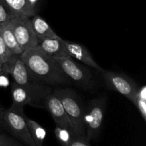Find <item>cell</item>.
Here are the masks:
<instances>
[{"mask_svg":"<svg viewBox=\"0 0 146 146\" xmlns=\"http://www.w3.org/2000/svg\"><path fill=\"white\" fill-rule=\"evenodd\" d=\"M19 56L27 68L46 85L61 87L73 84L56 61L38 46L25 50Z\"/></svg>","mask_w":146,"mask_h":146,"instance_id":"cell-1","label":"cell"},{"mask_svg":"<svg viewBox=\"0 0 146 146\" xmlns=\"http://www.w3.org/2000/svg\"><path fill=\"white\" fill-rule=\"evenodd\" d=\"M53 93L59 98L76 135H86L85 108L78 94L69 88L56 87Z\"/></svg>","mask_w":146,"mask_h":146,"instance_id":"cell-2","label":"cell"},{"mask_svg":"<svg viewBox=\"0 0 146 146\" xmlns=\"http://www.w3.org/2000/svg\"><path fill=\"white\" fill-rule=\"evenodd\" d=\"M9 74L16 84L41 99L44 100L47 95L52 92V87L36 78L27 68L20 56L17 58Z\"/></svg>","mask_w":146,"mask_h":146,"instance_id":"cell-3","label":"cell"},{"mask_svg":"<svg viewBox=\"0 0 146 146\" xmlns=\"http://www.w3.org/2000/svg\"><path fill=\"white\" fill-rule=\"evenodd\" d=\"M54 58L72 84L83 91H92L95 88L96 84L89 68L68 56Z\"/></svg>","mask_w":146,"mask_h":146,"instance_id":"cell-4","label":"cell"},{"mask_svg":"<svg viewBox=\"0 0 146 146\" xmlns=\"http://www.w3.org/2000/svg\"><path fill=\"white\" fill-rule=\"evenodd\" d=\"M4 130L9 133L13 138L26 146H36L30 135L26 123L24 108L11 106L5 109L3 116Z\"/></svg>","mask_w":146,"mask_h":146,"instance_id":"cell-5","label":"cell"},{"mask_svg":"<svg viewBox=\"0 0 146 146\" xmlns=\"http://www.w3.org/2000/svg\"><path fill=\"white\" fill-rule=\"evenodd\" d=\"M107 104V97L94 98L85 108L86 137L89 141L97 139L101 133Z\"/></svg>","mask_w":146,"mask_h":146,"instance_id":"cell-6","label":"cell"},{"mask_svg":"<svg viewBox=\"0 0 146 146\" xmlns=\"http://www.w3.org/2000/svg\"><path fill=\"white\" fill-rule=\"evenodd\" d=\"M101 74L108 90L115 91L128 98L130 101H132L139 87L135 81L120 72L104 70Z\"/></svg>","mask_w":146,"mask_h":146,"instance_id":"cell-7","label":"cell"},{"mask_svg":"<svg viewBox=\"0 0 146 146\" xmlns=\"http://www.w3.org/2000/svg\"><path fill=\"white\" fill-rule=\"evenodd\" d=\"M8 23L23 51L38 46V38L33 30L30 17L17 14Z\"/></svg>","mask_w":146,"mask_h":146,"instance_id":"cell-8","label":"cell"},{"mask_svg":"<svg viewBox=\"0 0 146 146\" xmlns=\"http://www.w3.org/2000/svg\"><path fill=\"white\" fill-rule=\"evenodd\" d=\"M44 108H46L48 111L54 119L56 125L67 128L75 133L72 124L66 113L61 101L53 93V91L44 98Z\"/></svg>","mask_w":146,"mask_h":146,"instance_id":"cell-9","label":"cell"},{"mask_svg":"<svg viewBox=\"0 0 146 146\" xmlns=\"http://www.w3.org/2000/svg\"><path fill=\"white\" fill-rule=\"evenodd\" d=\"M64 43L68 56L85 64L87 66L94 68L100 73L104 71V69L94 59L90 51L86 48L85 46L66 40H64Z\"/></svg>","mask_w":146,"mask_h":146,"instance_id":"cell-10","label":"cell"},{"mask_svg":"<svg viewBox=\"0 0 146 146\" xmlns=\"http://www.w3.org/2000/svg\"><path fill=\"white\" fill-rule=\"evenodd\" d=\"M10 90L12 106L24 108L26 105H29L35 108H44V100L29 92L14 81L10 84Z\"/></svg>","mask_w":146,"mask_h":146,"instance_id":"cell-11","label":"cell"},{"mask_svg":"<svg viewBox=\"0 0 146 146\" xmlns=\"http://www.w3.org/2000/svg\"><path fill=\"white\" fill-rule=\"evenodd\" d=\"M63 38L58 36L56 38H38V46L45 54L53 58L67 56Z\"/></svg>","mask_w":146,"mask_h":146,"instance_id":"cell-12","label":"cell"},{"mask_svg":"<svg viewBox=\"0 0 146 146\" xmlns=\"http://www.w3.org/2000/svg\"><path fill=\"white\" fill-rule=\"evenodd\" d=\"M0 34L7 50L11 55L19 56L22 54L24 51L17 42V38L9 23L0 25Z\"/></svg>","mask_w":146,"mask_h":146,"instance_id":"cell-13","label":"cell"},{"mask_svg":"<svg viewBox=\"0 0 146 146\" xmlns=\"http://www.w3.org/2000/svg\"><path fill=\"white\" fill-rule=\"evenodd\" d=\"M33 30L37 38H56L58 37L56 33L52 29L51 26L43 17L38 14L30 17Z\"/></svg>","mask_w":146,"mask_h":146,"instance_id":"cell-14","label":"cell"},{"mask_svg":"<svg viewBox=\"0 0 146 146\" xmlns=\"http://www.w3.org/2000/svg\"><path fill=\"white\" fill-rule=\"evenodd\" d=\"M26 123L30 135L36 146H44L46 131L38 123L26 116Z\"/></svg>","mask_w":146,"mask_h":146,"instance_id":"cell-15","label":"cell"},{"mask_svg":"<svg viewBox=\"0 0 146 146\" xmlns=\"http://www.w3.org/2000/svg\"><path fill=\"white\" fill-rule=\"evenodd\" d=\"M19 56H12L9 52L0 34V61L2 64L3 72L9 74L10 69Z\"/></svg>","mask_w":146,"mask_h":146,"instance_id":"cell-16","label":"cell"},{"mask_svg":"<svg viewBox=\"0 0 146 146\" xmlns=\"http://www.w3.org/2000/svg\"><path fill=\"white\" fill-rule=\"evenodd\" d=\"M131 102L138 108L143 119L146 121V87L141 86L138 87Z\"/></svg>","mask_w":146,"mask_h":146,"instance_id":"cell-17","label":"cell"},{"mask_svg":"<svg viewBox=\"0 0 146 146\" xmlns=\"http://www.w3.org/2000/svg\"><path fill=\"white\" fill-rule=\"evenodd\" d=\"M7 4L19 15L28 17H33V14L28 5L27 0H5Z\"/></svg>","mask_w":146,"mask_h":146,"instance_id":"cell-18","label":"cell"},{"mask_svg":"<svg viewBox=\"0 0 146 146\" xmlns=\"http://www.w3.org/2000/svg\"><path fill=\"white\" fill-rule=\"evenodd\" d=\"M54 134L57 141L62 146H68L76 135L73 131L58 125L54 129Z\"/></svg>","mask_w":146,"mask_h":146,"instance_id":"cell-19","label":"cell"},{"mask_svg":"<svg viewBox=\"0 0 146 146\" xmlns=\"http://www.w3.org/2000/svg\"><path fill=\"white\" fill-rule=\"evenodd\" d=\"M17 14H18L7 4L5 0H0V25L8 23Z\"/></svg>","mask_w":146,"mask_h":146,"instance_id":"cell-20","label":"cell"},{"mask_svg":"<svg viewBox=\"0 0 146 146\" xmlns=\"http://www.w3.org/2000/svg\"><path fill=\"white\" fill-rule=\"evenodd\" d=\"M0 146H23V145L13 137L0 132Z\"/></svg>","mask_w":146,"mask_h":146,"instance_id":"cell-21","label":"cell"},{"mask_svg":"<svg viewBox=\"0 0 146 146\" xmlns=\"http://www.w3.org/2000/svg\"><path fill=\"white\" fill-rule=\"evenodd\" d=\"M68 146H91L86 135H76Z\"/></svg>","mask_w":146,"mask_h":146,"instance_id":"cell-22","label":"cell"},{"mask_svg":"<svg viewBox=\"0 0 146 146\" xmlns=\"http://www.w3.org/2000/svg\"><path fill=\"white\" fill-rule=\"evenodd\" d=\"M5 111V108L0 104V132L4 130V124H3V116H4V113Z\"/></svg>","mask_w":146,"mask_h":146,"instance_id":"cell-23","label":"cell"},{"mask_svg":"<svg viewBox=\"0 0 146 146\" xmlns=\"http://www.w3.org/2000/svg\"><path fill=\"white\" fill-rule=\"evenodd\" d=\"M0 71H2V64H1V61H0Z\"/></svg>","mask_w":146,"mask_h":146,"instance_id":"cell-24","label":"cell"},{"mask_svg":"<svg viewBox=\"0 0 146 146\" xmlns=\"http://www.w3.org/2000/svg\"><path fill=\"white\" fill-rule=\"evenodd\" d=\"M1 73H3V71H0V74H1Z\"/></svg>","mask_w":146,"mask_h":146,"instance_id":"cell-25","label":"cell"}]
</instances>
